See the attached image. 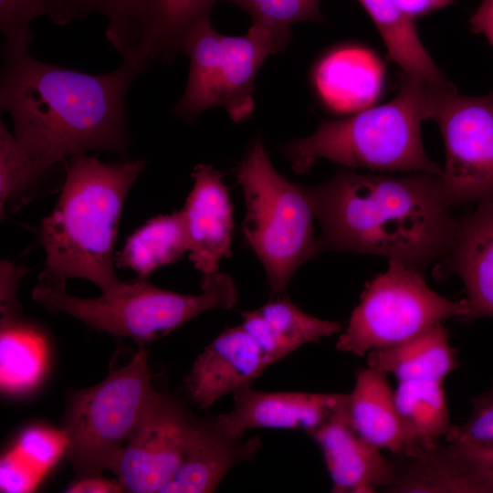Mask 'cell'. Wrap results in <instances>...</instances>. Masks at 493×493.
Masks as SVG:
<instances>
[{"mask_svg":"<svg viewBox=\"0 0 493 493\" xmlns=\"http://www.w3.org/2000/svg\"><path fill=\"white\" fill-rule=\"evenodd\" d=\"M367 363L394 375L398 382H444L457 368L458 359L449 344L446 329L438 323L399 344L368 352Z\"/></svg>","mask_w":493,"mask_h":493,"instance_id":"obj_23","label":"cell"},{"mask_svg":"<svg viewBox=\"0 0 493 493\" xmlns=\"http://www.w3.org/2000/svg\"><path fill=\"white\" fill-rule=\"evenodd\" d=\"M156 393L141 345L126 365L71 395L61 431L77 477L112 471Z\"/></svg>","mask_w":493,"mask_h":493,"instance_id":"obj_7","label":"cell"},{"mask_svg":"<svg viewBox=\"0 0 493 493\" xmlns=\"http://www.w3.org/2000/svg\"><path fill=\"white\" fill-rule=\"evenodd\" d=\"M304 188L320 226V250L383 256L419 271L443 257L457 219L440 174L342 168Z\"/></svg>","mask_w":493,"mask_h":493,"instance_id":"obj_2","label":"cell"},{"mask_svg":"<svg viewBox=\"0 0 493 493\" xmlns=\"http://www.w3.org/2000/svg\"><path fill=\"white\" fill-rule=\"evenodd\" d=\"M320 446L335 493H373L393 480L388 457L351 424L348 404L309 435Z\"/></svg>","mask_w":493,"mask_h":493,"instance_id":"obj_18","label":"cell"},{"mask_svg":"<svg viewBox=\"0 0 493 493\" xmlns=\"http://www.w3.org/2000/svg\"><path fill=\"white\" fill-rule=\"evenodd\" d=\"M484 458L493 467V447L485 448L475 446Z\"/></svg>","mask_w":493,"mask_h":493,"instance_id":"obj_38","label":"cell"},{"mask_svg":"<svg viewBox=\"0 0 493 493\" xmlns=\"http://www.w3.org/2000/svg\"><path fill=\"white\" fill-rule=\"evenodd\" d=\"M43 335L19 319L1 322L0 383L5 393L22 394L43 380L47 368Z\"/></svg>","mask_w":493,"mask_h":493,"instance_id":"obj_26","label":"cell"},{"mask_svg":"<svg viewBox=\"0 0 493 493\" xmlns=\"http://www.w3.org/2000/svg\"><path fill=\"white\" fill-rule=\"evenodd\" d=\"M66 442L62 431L34 425L25 429L13 447L1 458L2 492L33 489L62 455Z\"/></svg>","mask_w":493,"mask_h":493,"instance_id":"obj_28","label":"cell"},{"mask_svg":"<svg viewBox=\"0 0 493 493\" xmlns=\"http://www.w3.org/2000/svg\"><path fill=\"white\" fill-rule=\"evenodd\" d=\"M29 44L5 43L0 106L14 135L43 172L89 151L121 152L128 144L125 96L150 68L138 56L94 75L36 59Z\"/></svg>","mask_w":493,"mask_h":493,"instance_id":"obj_1","label":"cell"},{"mask_svg":"<svg viewBox=\"0 0 493 493\" xmlns=\"http://www.w3.org/2000/svg\"><path fill=\"white\" fill-rule=\"evenodd\" d=\"M348 414L353 428L373 446L391 454L404 448V434L387 373L370 366L357 373L348 393Z\"/></svg>","mask_w":493,"mask_h":493,"instance_id":"obj_21","label":"cell"},{"mask_svg":"<svg viewBox=\"0 0 493 493\" xmlns=\"http://www.w3.org/2000/svg\"><path fill=\"white\" fill-rule=\"evenodd\" d=\"M233 409L217 415L230 434L257 428L300 430L309 435L348 404V393L264 392L252 385L233 394Z\"/></svg>","mask_w":493,"mask_h":493,"instance_id":"obj_13","label":"cell"},{"mask_svg":"<svg viewBox=\"0 0 493 493\" xmlns=\"http://www.w3.org/2000/svg\"><path fill=\"white\" fill-rule=\"evenodd\" d=\"M75 18L100 13L108 20L106 37L123 56L134 47L135 23L142 0H66Z\"/></svg>","mask_w":493,"mask_h":493,"instance_id":"obj_32","label":"cell"},{"mask_svg":"<svg viewBox=\"0 0 493 493\" xmlns=\"http://www.w3.org/2000/svg\"><path fill=\"white\" fill-rule=\"evenodd\" d=\"M446 441L474 446L493 447V384L473 400L468 419L460 425H453Z\"/></svg>","mask_w":493,"mask_h":493,"instance_id":"obj_33","label":"cell"},{"mask_svg":"<svg viewBox=\"0 0 493 493\" xmlns=\"http://www.w3.org/2000/svg\"><path fill=\"white\" fill-rule=\"evenodd\" d=\"M188 253V239L182 209L148 220L126 240L116 265L145 278L156 269Z\"/></svg>","mask_w":493,"mask_h":493,"instance_id":"obj_25","label":"cell"},{"mask_svg":"<svg viewBox=\"0 0 493 493\" xmlns=\"http://www.w3.org/2000/svg\"><path fill=\"white\" fill-rule=\"evenodd\" d=\"M393 455V480L383 492L493 493V467L469 445L439 440Z\"/></svg>","mask_w":493,"mask_h":493,"instance_id":"obj_12","label":"cell"},{"mask_svg":"<svg viewBox=\"0 0 493 493\" xmlns=\"http://www.w3.org/2000/svg\"><path fill=\"white\" fill-rule=\"evenodd\" d=\"M462 314L461 300L437 294L427 286L422 271L389 259L386 271L365 285L336 349L362 357L407 341L447 319H460Z\"/></svg>","mask_w":493,"mask_h":493,"instance_id":"obj_9","label":"cell"},{"mask_svg":"<svg viewBox=\"0 0 493 493\" xmlns=\"http://www.w3.org/2000/svg\"><path fill=\"white\" fill-rule=\"evenodd\" d=\"M69 493H120L124 492L118 479H108L100 475L77 477L66 488Z\"/></svg>","mask_w":493,"mask_h":493,"instance_id":"obj_35","label":"cell"},{"mask_svg":"<svg viewBox=\"0 0 493 493\" xmlns=\"http://www.w3.org/2000/svg\"><path fill=\"white\" fill-rule=\"evenodd\" d=\"M288 40L252 25L244 36L220 34L206 19L185 37L182 52L190 58L186 89L173 109L185 120H194L211 107H222L234 121L247 119L254 109L256 76L272 54Z\"/></svg>","mask_w":493,"mask_h":493,"instance_id":"obj_8","label":"cell"},{"mask_svg":"<svg viewBox=\"0 0 493 493\" xmlns=\"http://www.w3.org/2000/svg\"><path fill=\"white\" fill-rule=\"evenodd\" d=\"M227 432L217 415L195 416L184 459L161 493L214 492L237 465L254 458L261 439Z\"/></svg>","mask_w":493,"mask_h":493,"instance_id":"obj_17","label":"cell"},{"mask_svg":"<svg viewBox=\"0 0 493 493\" xmlns=\"http://www.w3.org/2000/svg\"><path fill=\"white\" fill-rule=\"evenodd\" d=\"M473 32L483 34L493 46V0H483L470 18Z\"/></svg>","mask_w":493,"mask_h":493,"instance_id":"obj_36","label":"cell"},{"mask_svg":"<svg viewBox=\"0 0 493 493\" xmlns=\"http://www.w3.org/2000/svg\"><path fill=\"white\" fill-rule=\"evenodd\" d=\"M246 205L242 233L263 265L273 295L285 293L297 269L320 250L304 186L273 166L260 138L235 171Z\"/></svg>","mask_w":493,"mask_h":493,"instance_id":"obj_6","label":"cell"},{"mask_svg":"<svg viewBox=\"0 0 493 493\" xmlns=\"http://www.w3.org/2000/svg\"><path fill=\"white\" fill-rule=\"evenodd\" d=\"M267 367L260 347L241 324L226 328L193 363L186 379L188 396L200 408H210L251 386Z\"/></svg>","mask_w":493,"mask_h":493,"instance_id":"obj_15","label":"cell"},{"mask_svg":"<svg viewBox=\"0 0 493 493\" xmlns=\"http://www.w3.org/2000/svg\"><path fill=\"white\" fill-rule=\"evenodd\" d=\"M440 261L439 276L456 274L464 284L466 298L461 299L459 320L493 318V201L480 202L474 211L456 219Z\"/></svg>","mask_w":493,"mask_h":493,"instance_id":"obj_14","label":"cell"},{"mask_svg":"<svg viewBox=\"0 0 493 493\" xmlns=\"http://www.w3.org/2000/svg\"><path fill=\"white\" fill-rule=\"evenodd\" d=\"M24 272L7 261L1 262V321L19 317L20 306L16 293L19 279Z\"/></svg>","mask_w":493,"mask_h":493,"instance_id":"obj_34","label":"cell"},{"mask_svg":"<svg viewBox=\"0 0 493 493\" xmlns=\"http://www.w3.org/2000/svg\"><path fill=\"white\" fill-rule=\"evenodd\" d=\"M394 399L405 446L436 442L451 431L454 425L449 421L443 382H398Z\"/></svg>","mask_w":493,"mask_h":493,"instance_id":"obj_27","label":"cell"},{"mask_svg":"<svg viewBox=\"0 0 493 493\" xmlns=\"http://www.w3.org/2000/svg\"><path fill=\"white\" fill-rule=\"evenodd\" d=\"M241 325L257 341L269 366L299 347L342 331L337 321L316 318L299 309L285 293L242 313Z\"/></svg>","mask_w":493,"mask_h":493,"instance_id":"obj_19","label":"cell"},{"mask_svg":"<svg viewBox=\"0 0 493 493\" xmlns=\"http://www.w3.org/2000/svg\"><path fill=\"white\" fill-rule=\"evenodd\" d=\"M381 77L372 56L354 47L332 51L314 72L320 96L338 111H354L372 102L380 89Z\"/></svg>","mask_w":493,"mask_h":493,"instance_id":"obj_22","label":"cell"},{"mask_svg":"<svg viewBox=\"0 0 493 493\" xmlns=\"http://www.w3.org/2000/svg\"><path fill=\"white\" fill-rule=\"evenodd\" d=\"M195 415L157 392L112 469L124 492L161 493L179 470Z\"/></svg>","mask_w":493,"mask_h":493,"instance_id":"obj_11","label":"cell"},{"mask_svg":"<svg viewBox=\"0 0 493 493\" xmlns=\"http://www.w3.org/2000/svg\"><path fill=\"white\" fill-rule=\"evenodd\" d=\"M439 87L402 73L400 90L392 100L343 120L321 121L310 136L286 144L283 152L298 174L327 159L349 169L441 175V166L427 157L421 138V123L432 118Z\"/></svg>","mask_w":493,"mask_h":493,"instance_id":"obj_4","label":"cell"},{"mask_svg":"<svg viewBox=\"0 0 493 493\" xmlns=\"http://www.w3.org/2000/svg\"><path fill=\"white\" fill-rule=\"evenodd\" d=\"M431 119L444 140L440 178L452 205L493 201V91L469 97L440 87Z\"/></svg>","mask_w":493,"mask_h":493,"instance_id":"obj_10","label":"cell"},{"mask_svg":"<svg viewBox=\"0 0 493 493\" xmlns=\"http://www.w3.org/2000/svg\"><path fill=\"white\" fill-rule=\"evenodd\" d=\"M44 16L58 26L75 18L66 0H0V28L5 43L30 44V23Z\"/></svg>","mask_w":493,"mask_h":493,"instance_id":"obj_30","label":"cell"},{"mask_svg":"<svg viewBox=\"0 0 493 493\" xmlns=\"http://www.w3.org/2000/svg\"><path fill=\"white\" fill-rule=\"evenodd\" d=\"M39 166L0 121V212L20 208L27 201L28 193L42 174Z\"/></svg>","mask_w":493,"mask_h":493,"instance_id":"obj_29","label":"cell"},{"mask_svg":"<svg viewBox=\"0 0 493 493\" xmlns=\"http://www.w3.org/2000/svg\"><path fill=\"white\" fill-rule=\"evenodd\" d=\"M404 13L413 18L432 13L447 5L455 0H393Z\"/></svg>","mask_w":493,"mask_h":493,"instance_id":"obj_37","label":"cell"},{"mask_svg":"<svg viewBox=\"0 0 493 493\" xmlns=\"http://www.w3.org/2000/svg\"><path fill=\"white\" fill-rule=\"evenodd\" d=\"M223 0H142L135 23L134 53L147 61L170 62L182 52L184 39L209 19Z\"/></svg>","mask_w":493,"mask_h":493,"instance_id":"obj_20","label":"cell"},{"mask_svg":"<svg viewBox=\"0 0 493 493\" xmlns=\"http://www.w3.org/2000/svg\"><path fill=\"white\" fill-rule=\"evenodd\" d=\"M192 177L193 187L182 211L189 258L204 277L218 272L219 262L232 254L233 207L219 171L200 163Z\"/></svg>","mask_w":493,"mask_h":493,"instance_id":"obj_16","label":"cell"},{"mask_svg":"<svg viewBox=\"0 0 493 493\" xmlns=\"http://www.w3.org/2000/svg\"><path fill=\"white\" fill-rule=\"evenodd\" d=\"M145 166L142 159L102 163L86 153L70 157L53 211L40 225L46 265L40 278H82L102 293L121 281L114 246L128 192Z\"/></svg>","mask_w":493,"mask_h":493,"instance_id":"obj_3","label":"cell"},{"mask_svg":"<svg viewBox=\"0 0 493 493\" xmlns=\"http://www.w3.org/2000/svg\"><path fill=\"white\" fill-rule=\"evenodd\" d=\"M378 29L388 57L404 74L432 86L450 84L420 41L414 18L399 8L393 0H357Z\"/></svg>","mask_w":493,"mask_h":493,"instance_id":"obj_24","label":"cell"},{"mask_svg":"<svg viewBox=\"0 0 493 493\" xmlns=\"http://www.w3.org/2000/svg\"><path fill=\"white\" fill-rule=\"evenodd\" d=\"M245 10L253 24L289 40L291 26L302 21L319 22L320 0H225Z\"/></svg>","mask_w":493,"mask_h":493,"instance_id":"obj_31","label":"cell"},{"mask_svg":"<svg viewBox=\"0 0 493 493\" xmlns=\"http://www.w3.org/2000/svg\"><path fill=\"white\" fill-rule=\"evenodd\" d=\"M66 282L39 278L33 299L51 312L68 314L88 326L137 342L152 341L215 309H232L238 300L231 277L219 271L204 276L201 292L181 294L139 278L122 282L99 298L68 293Z\"/></svg>","mask_w":493,"mask_h":493,"instance_id":"obj_5","label":"cell"}]
</instances>
